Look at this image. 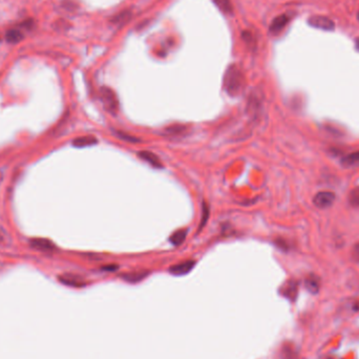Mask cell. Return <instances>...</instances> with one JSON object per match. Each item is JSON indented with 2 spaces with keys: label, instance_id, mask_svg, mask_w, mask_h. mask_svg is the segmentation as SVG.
Masks as SVG:
<instances>
[{
  "label": "cell",
  "instance_id": "cb8c5ba5",
  "mask_svg": "<svg viewBox=\"0 0 359 359\" xmlns=\"http://www.w3.org/2000/svg\"><path fill=\"white\" fill-rule=\"evenodd\" d=\"M118 269V266H108V267H104L103 270H109V271H115Z\"/></svg>",
  "mask_w": 359,
  "mask_h": 359
},
{
  "label": "cell",
  "instance_id": "7a4b0ae2",
  "mask_svg": "<svg viewBox=\"0 0 359 359\" xmlns=\"http://www.w3.org/2000/svg\"><path fill=\"white\" fill-rule=\"evenodd\" d=\"M101 100L104 105L105 110H108L111 115H116L119 109V101L116 94L111 89L104 87L101 89Z\"/></svg>",
  "mask_w": 359,
  "mask_h": 359
},
{
  "label": "cell",
  "instance_id": "ffe728a7",
  "mask_svg": "<svg viewBox=\"0 0 359 359\" xmlns=\"http://www.w3.org/2000/svg\"><path fill=\"white\" fill-rule=\"evenodd\" d=\"M186 127L182 126V125H176V126H171L166 128V133L171 136V135H181L183 132H185Z\"/></svg>",
  "mask_w": 359,
  "mask_h": 359
},
{
  "label": "cell",
  "instance_id": "484cf974",
  "mask_svg": "<svg viewBox=\"0 0 359 359\" xmlns=\"http://www.w3.org/2000/svg\"><path fill=\"white\" fill-rule=\"evenodd\" d=\"M357 19H358V21H359V12H358V14H357Z\"/></svg>",
  "mask_w": 359,
  "mask_h": 359
},
{
  "label": "cell",
  "instance_id": "5bb4252c",
  "mask_svg": "<svg viewBox=\"0 0 359 359\" xmlns=\"http://www.w3.org/2000/svg\"><path fill=\"white\" fill-rule=\"evenodd\" d=\"M186 235H187V230L186 229L178 230L170 236L169 241H170L171 244L174 245V246H180V245L183 244V242L185 241Z\"/></svg>",
  "mask_w": 359,
  "mask_h": 359
},
{
  "label": "cell",
  "instance_id": "8fae6325",
  "mask_svg": "<svg viewBox=\"0 0 359 359\" xmlns=\"http://www.w3.org/2000/svg\"><path fill=\"white\" fill-rule=\"evenodd\" d=\"M148 275L147 271H136V272H128L122 275V279H123L127 283H139L142 280H144L146 276Z\"/></svg>",
  "mask_w": 359,
  "mask_h": 359
},
{
  "label": "cell",
  "instance_id": "d6986e66",
  "mask_svg": "<svg viewBox=\"0 0 359 359\" xmlns=\"http://www.w3.org/2000/svg\"><path fill=\"white\" fill-rule=\"evenodd\" d=\"M130 18V12L129 11H123L119 14H117L115 17L111 19V21L115 24H123Z\"/></svg>",
  "mask_w": 359,
  "mask_h": 359
},
{
  "label": "cell",
  "instance_id": "277c9868",
  "mask_svg": "<svg viewBox=\"0 0 359 359\" xmlns=\"http://www.w3.org/2000/svg\"><path fill=\"white\" fill-rule=\"evenodd\" d=\"M292 19V16L290 14H282L275 17L269 28V32L271 35H279L284 31V29L288 26L289 22Z\"/></svg>",
  "mask_w": 359,
  "mask_h": 359
},
{
  "label": "cell",
  "instance_id": "3957f363",
  "mask_svg": "<svg viewBox=\"0 0 359 359\" xmlns=\"http://www.w3.org/2000/svg\"><path fill=\"white\" fill-rule=\"evenodd\" d=\"M308 23L310 27H312L317 30H322V31L331 32L335 29V23H334V21L331 18L327 17V16H323V15L312 16V17L309 18Z\"/></svg>",
  "mask_w": 359,
  "mask_h": 359
},
{
  "label": "cell",
  "instance_id": "2e32d148",
  "mask_svg": "<svg viewBox=\"0 0 359 359\" xmlns=\"http://www.w3.org/2000/svg\"><path fill=\"white\" fill-rule=\"evenodd\" d=\"M297 294V285L294 282H290L285 286L284 295L290 299H294Z\"/></svg>",
  "mask_w": 359,
  "mask_h": 359
},
{
  "label": "cell",
  "instance_id": "ba28073f",
  "mask_svg": "<svg viewBox=\"0 0 359 359\" xmlns=\"http://www.w3.org/2000/svg\"><path fill=\"white\" fill-rule=\"evenodd\" d=\"M59 281L64 285L70 286V287L80 288V287H83V286H85L84 280L82 279V277L79 276V275H75V274L67 273V274L60 275L59 276Z\"/></svg>",
  "mask_w": 359,
  "mask_h": 359
},
{
  "label": "cell",
  "instance_id": "9c48e42d",
  "mask_svg": "<svg viewBox=\"0 0 359 359\" xmlns=\"http://www.w3.org/2000/svg\"><path fill=\"white\" fill-rule=\"evenodd\" d=\"M138 157L141 158L142 160H144L145 162L149 163V164L153 167L156 168H162V163L160 161V159L158 158L157 154H154L150 151H146V150H143V151H139L138 153Z\"/></svg>",
  "mask_w": 359,
  "mask_h": 359
},
{
  "label": "cell",
  "instance_id": "d4e9b609",
  "mask_svg": "<svg viewBox=\"0 0 359 359\" xmlns=\"http://www.w3.org/2000/svg\"><path fill=\"white\" fill-rule=\"evenodd\" d=\"M355 47H356V50L359 52V37L355 40Z\"/></svg>",
  "mask_w": 359,
  "mask_h": 359
},
{
  "label": "cell",
  "instance_id": "8992f818",
  "mask_svg": "<svg viewBox=\"0 0 359 359\" xmlns=\"http://www.w3.org/2000/svg\"><path fill=\"white\" fill-rule=\"evenodd\" d=\"M194 265H195L194 260H191V259L184 260V262H182V263H179L173 267H170L169 271L171 274L177 275V276L185 275L192 270Z\"/></svg>",
  "mask_w": 359,
  "mask_h": 359
},
{
  "label": "cell",
  "instance_id": "7c38bea8",
  "mask_svg": "<svg viewBox=\"0 0 359 359\" xmlns=\"http://www.w3.org/2000/svg\"><path fill=\"white\" fill-rule=\"evenodd\" d=\"M97 142H98L97 139L92 136L79 137L72 141V145H74L75 147L82 148V147H87V146H92V145L96 144Z\"/></svg>",
  "mask_w": 359,
  "mask_h": 359
},
{
  "label": "cell",
  "instance_id": "30bf717a",
  "mask_svg": "<svg viewBox=\"0 0 359 359\" xmlns=\"http://www.w3.org/2000/svg\"><path fill=\"white\" fill-rule=\"evenodd\" d=\"M305 286L309 292H311L312 294H316L321 288L320 279L316 275H309L305 281Z\"/></svg>",
  "mask_w": 359,
  "mask_h": 359
},
{
  "label": "cell",
  "instance_id": "e0dca14e",
  "mask_svg": "<svg viewBox=\"0 0 359 359\" xmlns=\"http://www.w3.org/2000/svg\"><path fill=\"white\" fill-rule=\"evenodd\" d=\"M216 6L218 7L219 10L222 12H224L225 14H231L233 11V6L230 0H212Z\"/></svg>",
  "mask_w": 359,
  "mask_h": 359
},
{
  "label": "cell",
  "instance_id": "6da1fadb",
  "mask_svg": "<svg viewBox=\"0 0 359 359\" xmlns=\"http://www.w3.org/2000/svg\"><path fill=\"white\" fill-rule=\"evenodd\" d=\"M245 85V77L241 69L235 64H231L228 67L223 80V86L226 93L231 96H239Z\"/></svg>",
  "mask_w": 359,
  "mask_h": 359
},
{
  "label": "cell",
  "instance_id": "52a82bcc",
  "mask_svg": "<svg viewBox=\"0 0 359 359\" xmlns=\"http://www.w3.org/2000/svg\"><path fill=\"white\" fill-rule=\"evenodd\" d=\"M30 245L33 249L42 252H52L56 250L55 245L50 240L46 239H33L30 242Z\"/></svg>",
  "mask_w": 359,
  "mask_h": 359
},
{
  "label": "cell",
  "instance_id": "44dd1931",
  "mask_svg": "<svg viewBox=\"0 0 359 359\" xmlns=\"http://www.w3.org/2000/svg\"><path fill=\"white\" fill-rule=\"evenodd\" d=\"M209 216V208L207 206L206 203L203 204V210H202V218H201V225H200V229H202V227L206 224L207 219Z\"/></svg>",
  "mask_w": 359,
  "mask_h": 359
},
{
  "label": "cell",
  "instance_id": "9a60e30c",
  "mask_svg": "<svg viewBox=\"0 0 359 359\" xmlns=\"http://www.w3.org/2000/svg\"><path fill=\"white\" fill-rule=\"evenodd\" d=\"M5 38L7 40V42L17 43V42H20L21 40L23 39V35H22V33L20 31L13 29V30L7 31Z\"/></svg>",
  "mask_w": 359,
  "mask_h": 359
},
{
  "label": "cell",
  "instance_id": "5b68a950",
  "mask_svg": "<svg viewBox=\"0 0 359 359\" xmlns=\"http://www.w3.org/2000/svg\"><path fill=\"white\" fill-rule=\"evenodd\" d=\"M335 201V194L331 191H321L315 194L313 199L314 205L317 208L324 209L332 206V204Z\"/></svg>",
  "mask_w": 359,
  "mask_h": 359
},
{
  "label": "cell",
  "instance_id": "4fadbf2b",
  "mask_svg": "<svg viewBox=\"0 0 359 359\" xmlns=\"http://www.w3.org/2000/svg\"><path fill=\"white\" fill-rule=\"evenodd\" d=\"M359 163V151L349 153L341 159V164L346 167L354 166Z\"/></svg>",
  "mask_w": 359,
  "mask_h": 359
},
{
  "label": "cell",
  "instance_id": "ac0fdd59",
  "mask_svg": "<svg viewBox=\"0 0 359 359\" xmlns=\"http://www.w3.org/2000/svg\"><path fill=\"white\" fill-rule=\"evenodd\" d=\"M348 200L351 206L359 207V187H355L353 190L350 191Z\"/></svg>",
  "mask_w": 359,
  "mask_h": 359
},
{
  "label": "cell",
  "instance_id": "7402d4cb",
  "mask_svg": "<svg viewBox=\"0 0 359 359\" xmlns=\"http://www.w3.org/2000/svg\"><path fill=\"white\" fill-rule=\"evenodd\" d=\"M352 256L357 263H359V243L354 245V247L352 249Z\"/></svg>",
  "mask_w": 359,
  "mask_h": 359
},
{
  "label": "cell",
  "instance_id": "603a6c76",
  "mask_svg": "<svg viewBox=\"0 0 359 359\" xmlns=\"http://www.w3.org/2000/svg\"><path fill=\"white\" fill-rule=\"evenodd\" d=\"M118 136L120 137V139H124V140H127V141H129V142H137V141H139V140H137V139H135L134 137L125 136L123 133H120Z\"/></svg>",
  "mask_w": 359,
  "mask_h": 359
}]
</instances>
